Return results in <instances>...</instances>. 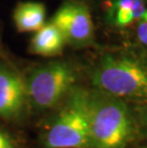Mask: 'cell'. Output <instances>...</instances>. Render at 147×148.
Wrapping results in <instances>:
<instances>
[{
    "instance_id": "obj_6",
    "label": "cell",
    "mask_w": 147,
    "mask_h": 148,
    "mask_svg": "<svg viewBox=\"0 0 147 148\" xmlns=\"http://www.w3.org/2000/svg\"><path fill=\"white\" fill-rule=\"evenodd\" d=\"M27 99L26 82L12 69L0 65V118L11 119L19 116Z\"/></svg>"
},
{
    "instance_id": "obj_8",
    "label": "cell",
    "mask_w": 147,
    "mask_h": 148,
    "mask_svg": "<svg viewBox=\"0 0 147 148\" xmlns=\"http://www.w3.org/2000/svg\"><path fill=\"white\" fill-rule=\"evenodd\" d=\"M46 9L39 2H23L14 12V21L21 33L36 32L45 24Z\"/></svg>"
},
{
    "instance_id": "obj_3",
    "label": "cell",
    "mask_w": 147,
    "mask_h": 148,
    "mask_svg": "<svg viewBox=\"0 0 147 148\" xmlns=\"http://www.w3.org/2000/svg\"><path fill=\"white\" fill-rule=\"evenodd\" d=\"M46 148H88L90 123L86 93L76 92L55 116L45 136Z\"/></svg>"
},
{
    "instance_id": "obj_2",
    "label": "cell",
    "mask_w": 147,
    "mask_h": 148,
    "mask_svg": "<svg viewBox=\"0 0 147 148\" xmlns=\"http://www.w3.org/2000/svg\"><path fill=\"white\" fill-rule=\"evenodd\" d=\"M99 91L118 97H147V66L127 58L106 56L93 73Z\"/></svg>"
},
{
    "instance_id": "obj_11",
    "label": "cell",
    "mask_w": 147,
    "mask_h": 148,
    "mask_svg": "<svg viewBox=\"0 0 147 148\" xmlns=\"http://www.w3.org/2000/svg\"><path fill=\"white\" fill-rule=\"evenodd\" d=\"M0 148H15L14 143L10 135L0 130Z\"/></svg>"
},
{
    "instance_id": "obj_9",
    "label": "cell",
    "mask_w": 147,
    "mask_h": 148,
    "mask_svg": "<svg viewBox=\"0 0 147 148\" xmlns=\"http://www.w3.org/2000/svg\"><path fill=\"white\" fill-rule=\"evenodd\" d=\"M135 0H117L114 5L115 21L120 26H126L134 21L133 6Z\"/></svg>"
},
{
    "instance_id": "obj_10",
    "label": "cell",
    "mask_w": 147,
    "mask_h": 148,
    "mask_svg": "<svg viewBox=\"0 0 147 148\" xmlns=\"http://www.w3.org/2000/svg\"><path fill=\"white\" fill-rule=\"evenodd\" d=\"M139 21V23L137 29V37L140 42L147 45V11Z\"/></svg>"
},
{
    "instance_id": "obj_1",
    "label": "cell",
    "mask_w": 147,
    "mask_h": 148,
    "mask_svg": "<svg viewBox=\"0 0 147 148\" xmlns=\"http://www.w3.org/2000/svg\"><path fill=\"white\" fill-rule=\"evenodd\" d=\"M92 148H125L134 137L126 104L104 92L86 94Z\"/></svg>"
},
{
    "instance_id": "obj_4",
    "label": "cell",
    "mask_w": 147,
    "mask_h": 148,
    "mask_svg": "<svg viewBox=\"0 0 147 148\" xmlns=\"http://www.w3.org/2000/svg\"><path fill=\"white\" fill-rule=\"evenodd\" d=\"M76 80L75 73L65 62H51L31 72L26 82L28 99L37 110H48L59 102Z\"/></svg>"
},
{
    "instance_id": "obj_5",
    "label": "cell",
    "mask_w": 147,
    "mask_h": 148,
    "mask_svg": "<svg viewBox=\"0 0 147 148\" xmlns=\"http://www.w3.org/2000/svg\"><path fill=\"white\" fill-rule=\"evenodd\" d=\"M51 22L58 28L65 39L75 43L89 40L94 32L90 12L86 6L79 3H66L62 5Z\"/></svg>"
},
{
    "instance_id": "obj_7",
    "label": "cell",
    "mask_w": 147,
    "mask_h": 148,
    "mask_svg": "<svg viewBox=\"0 0 147 148\" xmlns=\"http://www.w3.org/2000/svg\"><path fill=\"white\" fill-rule=\"evenodd\" d=\"M65 41L66 39L62 33L51 22L36 31L31 41L30 50L36 55L52 56L61 52Z\"/></svg>"
}]
</instances>
